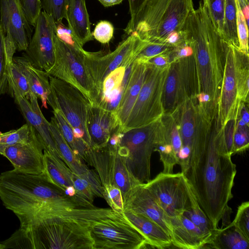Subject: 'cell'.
Instances as JSON below:
<instances>
[{"label":"cell","instance_id":"cell-1","mask_svg":"<svg viewBox=\"0 0 249 249\" xmlns=\"http://www.w3.org/2000/svg\"><path fill=\"white\" fill-rule=\"evenodd\" d=\"M222 134L212 126L210 134L193 145L188 164L182 173L213 229L221 220L230 222L232 189L236 174Z\"/></svg>","mask_w":249,"mask_h":249},{"label":"cell","instance_id":"cell-2","mask_svg":"<svg viewBox=\"0 0 249 249\" xmlns=\"http://www.w3.org/2000/svg\"><path fill=\"white\" fill-rule=\"evenodd\" d=\"M0 199L18 218L58 209L89 208L79 197L67 196L44 172L34 174L13 169L1 173Z\"/></svg>","mask_w":249,"mask_h":249},{"label":"cell","instance_id":"cell-3","mask_svg":"<svg viewBox=\"0 0 249 249\" xmlns=\"http://www.w3.org/2000/svg\"><path fill=\"white\" fill-rule=\"evenodd\" d=\"M182 30L193 50L197 94L209 95L211 107L216 113L228 44L215 29L201 2L190 13Z\"/></svg>","mask_w":249,"mask_h":249},{"label":"cell","instance_id":"cell-4","mask_svg":"<svg viewBox=\"0 0 249 249\" xmlns=\"http://www.w3.org/2000/svg\"><path fill=\"white\" fill-rule=\"evenodd\" d=\"M194 9L193 0H142L124 31L128 36L135 34L143 40L166 43L172 33L182 30Z\"/></svg>","mask_w":249,"mask_h":249},{"label":"cell","instance_id":"cell-5","mask_svg":"<svg viewBox=\"0 0 249 249\" xmlns=\"http://www.w3.org/2000/svg\"><path fill=\"white\" fill-rule=\"evenodd\" d=\"M19 222L33 249H93L89 227L70 218L44 213Z\"/></svg>","mask_w":249,"mask_h":249},{"label":"cell","instance_id":"cell-6","mask_svg":"<svg viewBox=\"0 0 249 249\" xmlns=\"http://www.w3.org/2000/svg\"><path fill=\"white\" fill-rule=\"evenodd\" d=\"M161 117L148 124L123 132L117 148L129 173L140 183L150 180L151 158L161 123Z\"/></svg>","mask_w":249,"mask_h":249},{"label":"cell","instance_id":"cell-7","mask_svg":"<svg viewBox=\"0 0 249 249\" xmlns=\"http://www.w3.org/2000/svg\"><path fill=\"white\" fill-rule=\"evenodd\" d=\"M93 249H141L148 242L141 232L122 213H113L89 226Z\"/></svg>","mask_w":249,"mask_h":249},{"label":"cell","instance_id":"cell-8","mask_svg":"<svg viewBox=\"0 0 249 249\" xmlns=\"http://www.w3.org/2000/svg\"><path fill=\"white\" fill-rule=\"evenodd\" d=\"M51 93L47 103L57 109L72 128L74 136L89 147L90 142L87 127L88 111L90 105L77 89L58 78L49 75Z\"/></svg>","mask_w":249,"mask_h":249},{"label":"cell","instance_id":"cell-9","mask_svg":"<svg viewBox=\"0 0 249 249\" xmlns=\"http://www.w3.org/2000/svg\"><path fill=\"white\" fill-rule=\"evenodd\" d=\"M149 42L133 34L121 42L114 51L106 54L101 52L85 50L84 63L94 88V102L105 77L119 67L127 68L131 65Z\"/></svg>","mask_w":249,"mask_h":249},{"label":"cell","instance_id":"cell-10","mask_svg":"<svg viewBox=\"0 0 249 249\" xmlns=\"http://www.w3.org/2000/svg\"><path fill=\"white\" fill-rule=\"evenodd\" d=\"M147 64L143 84L122 132L148 124L164 114L162 95L168 69Z\"/></svg>","mask_w":249,"mask_h":249},{"label":"cell","instance_id":"cell-11","mask_svg":"<svg viewBox=\"0 0 249 249\" xmlns=\"http://www.w3.org/2000/svg\"><path fill=\"white\" fill-rule=\"evenodd\" d=\"M53 44L54 62L47 73L77 89L92 104L94 91L85 65V50H77L66 44L56 36L55 31Z\"/></svg>","mask_w":249,"mask_h":249},{"label":"cell","instance_id":"cell-12","mask_svg":"<svg viewBox=\"0 0 249 249\" xmlns=\"http://www.w3.org/2000/svg\"><path fill=\"white\" fill-rule=\"evenodd\" d=\"M197 93L193 54L171 62L162 91L164 114H172L184 102L196 98Z\"/></svg>","mask_w":249,"mask_h":249},{"label":"cell","instance_id":"cell-13","mask_svg":"<svg viewBox=\"0 0 249 249\" xmlns=\"http://www.w3.org/2000/svg\"><path fill=\"white\" fill-rule=\"evenodd\" d=\"M93 167L97 174L102 187L112 185L118 187L125 201L138 184L129 173L124 159L117 148L106 145L101 148L89 147L84 160Z\"/></svg>","mask_w":249,"mask_h":249},{"label":"cell","instance_id":"cell-14","mask_svg":"<svg viewBox=\"0 0 249 249\" xmlns=\"http://www.w3.org/2000/svg\"><path fill=\"white\" fill-rule=\"evenodd\" d=\"M167 218L183 214L191 207L189 184L181 173H160L144 183Z\"/></svg>","mask_w":249,"mask_h":249},{"label":"cell","instance_id":"cell-15","mask_svg":"<svg viewBox=\"0 0 249 249\" xmlns=\"http://www.w3.org/2000/svg\"><path fill=\"white\" fill-rule=\"evenodd\" d=\"M243 52L228 44L226 48L222 82L217 102L214 127H223L239 110L241 102L238 97L237 75Z\"/></svg>","mask_w":249,"mask_h":249},{"label":"cell","instance_id":"cell-16","mask_svg":"<svg viewBox=\"0 0 249 249\" xmlns=\"http://www.w3.org/2000/svg\"><path fill=\"white\" fill-rule=\"evenodd\" d=\"M56 23L52 16L40 12L24 55L36 68L47 72L54 59L53 35Z\"/></svg>","mask_w":249,"mask_h":249},{"label":"cell","instance_id":"cell-17","mask_svg":"<svg viewBox=\"0 0 249 249\" xmlns=\"http://www.w3.org/2000/svg\"><path fill=\"white\" fill-rule=\"evenodd\" d=\"M44 150L41 139L32 127V134L28 141L4 147L0 149V154L11 162L14 169L26 173L39 174L45 170Z\"/></svg>","mask_w":249,"mask_h":249},{"label":"cell","instance_id":"cell-18","mask_svg":"<svg viewBox=\"0 0 249 249\" xmlns=\"http://www.w3.org/2000/svg\"><path fill=\"white\" fill-rule=\"evenodd\" d=\"M0 26L5 36L12 39L18 51H25L33 29L28 23L19 0H0Z\"/></svg>","mask_w":249,"mask_h":249},{"label":"cell","instance_id":"cell-19","mask_svg":"<svg viewBox=\"0 0 249 249\" xmlns=\"http://www.w3.org/2000/svg\"><path fill=\"white\" fill-rule=\"evenodd\" d=\"M87 127L90 147L105 146L113 133L117 131L121 132L115 113L93 104L89 107Z\"/></svg>","mask_w":249,"mask_h":249},{"label":"cell","instance_id":"cell-20","mask_svg":"<svg viewBox=\"0 0 249 249\" xmlns=\"http://www.w3.org/2000/svg\"><path fill=\"white\" fill-rule=\"evenodd\" d=\"M13 95L27 123L38 135L44 150L52 151L60 157L51 132L49 122L40 110L36 95L32 92L28 100L18 93H15Z\"/></svg>","mask_w":249,"mask_h":249},{"label":"cell","instance_id":"cell-21","mask_svg":"<svg viewBox=\"0 0 249 249\" xmlns=\"http://www.w3.org/2000/svg\"><path fill=\"white\" fill-rule=\"evenodd\" d=\"M124 210L127 209L153 220L170 236V229L166 217L144 183L135 186L124 201Z\"/></svg>","mask_w":249,"mask_h":249},{"label":"cell","instance_id":"cell-22","mask_svg":"<svg viewBox=\"0 0 249 249\" xmlns=\"http://www.w3.org/2000/svg\"><path fill=\"white\" fill-rule=\"evenodd\" d=\"M172 244L184 249L204 248L210 239L183 214L167 218Z\"/></svg>","mask_w":249,"mask_h":249},{"label":"cell","instance_id":"cell-23","mask_svg":"<svg viewBox=\"0 0 249 249\" xmlns=\"http://www.w3.org/2000/svg\"><path fill=\"white\" fill-rule=\"evenodd\" d=\"M146 70V63L134 60L126 86L115 113L121 132L139 94Z\"/></svg>","mask_w":249,"mask_h":249},{"label":"cell","instance_id":"cell-24","mask_svg":"<svg viewBox=\"0 0 249 249\" xmlns=\"http://www.w3.org/2000/svg\"><path fill=\"white\" fill-rule=\"evenodd\" d=\"M123 214L141 232L151 248L164 249L172 245L170 236L153 220L127 209Z\"/></svg>","mask_w":249,"mask_h":249},{"label":"cell","instance_id":"cell-25","mask_svg":"<svg viewBox=\"0 0 249 249\" xmlns=\"http://www.w3.org/2000/svg\"><path fill=\"white\" fill-rule=\"evenodd\" d=\"M66 19L69 28L81 46L93 40L85 0H69Z\"/></svg>","mask_w":249,"mask_h":249},{"label":"cell","instance_id":"cell-26","mask_svg":"<svg viewBox=\"0 0 249 249\" xmlns=\"http://www.w3.org/2000/svg\"><path fill=\"white\" fill-rule=\"evenodd\" d=\"M13 61L27 77L32 91L41 100L42 106L48 108L47 99L51 93L49 75L35 67L24 56L13 57Z\"/></svg>","mask_w":249,"mask_h":249},{"label":"cell","instance_id":"cell-27","mask_svg":"<svg viewBox=\"0 0 249 249\" xmlns=\"http://www.w3.org/2000/svg\"><path fill=\"white\" fill-rule=\"evenodd\" d=\"M49 126L53 138L61 159L74 174L83 177L90 170L70 147L59 130L55 118H51Z\"/></svg>","mask_w":249,"mask_h":249},{"label":"cell","instance_id":"cell-28","mask_svg":"<svg viewBox=\"0 0 249 249\" xmlns=\"http://www.w3.org/2000/svg\"><path fill=\"white\" fill-rule=\"evenodd\" d=\"M44 172L53 183L63 191L73 186V173L58 155L44 150Z\"/></svg>","mask_w":249,"mask_h":249},{"label":"cell","instance_id":"cell-29","mask_svg":"<svg viewBox=\"0 0 249 249\" xmlns=\"http://www.w3.org/2000/svg\"><path fill=\"white\" fill-rule=\"evenodd\" d=\"M204 248L249 249V240L231 223L224 228L214 229L210 241Z\"/></svg>","mask_w":249,"mask_h":249},{"label":"cell","instance_id":"cell-30","mask_svg":"<svg viewBox=\"0 0 249 249\" xmlns=\"http://www.w3.org/2000/svg\"><path fill=\"white\" fill-rule=\"evenodd\" d=\"M53 116L65 140L74 153L82 160L89 147L83 140L76 138L69 123L57 109H53Z\"/></svg>","mask_w":249,"mask_h":249},{"label":"cell","instance_id":"cell-31","mask_svg":"<svg viewBox=\"0 0 249 249\" xmlns=\"http://www.w3.org/2000/svg\"><path fill=\"white\" fill-rule=\"evenodd\" d=\"M222 38L228 44L239 48L235 0H226Z\"/></svg>","mask_w":249,"mask_h":249},{"label":"cell","instance_id":"cell-32","mask_svg":"<svg viewBox=\"0 0 249 249\" xmlns=\"http://www.w3.org/2000/svg\"><path fill=\"white\" fill-rule=\"evenodd\" d=\"M7 81L12 93H18L28 100L32 92L28 80L13 61L7 64Z\"/></svg>","mask_w":249,"mask_h":249},{"label":"cell","instance_id":"cell-33","mask_svg":"<svg viewBox=\"0 0 249 249\" xmlns=\"http://www.w3.org/2000/svg\"><path fill=\"white\" fill-rule=\"evenodd\" d=\"M189 192L191 207L183 214L194 223L210 240L214 229H213L209 220L198 204L189 184Z\"/></svg>","mask_w":249,"mask_h":249},{"label":"cell","instance_id":"cell-34","mask_svg":"<svg viewBox=\"0 0 249 249\" xmlns=\"http://www.w3.org/2000/svg\"><path fill=\"white\" fill-rule=\"evenodd\" d=\"M212 24L222 37L226 0H202Z\"/></svg>","mask_w":249,"mask_h":249},{"label":"cell","instance_id":"cell-35","mask_svg":"<svg viewBox=\"0 0 249 249\" xmlns=\"http://www.w3.org/2000/svg\"><path fill=\"white\" fill-rule=\"evenodd\" d=\"M32 131V127L27 123L18 129L1 133L0 149L5 146L26 142L30 139Z\"/></svg>","mask_w":249,"mask_h":249},{"label":"cell","instance_id":"cell-36","mask_svg":"<svg viewBox=\"0 0 249 249\" xmlns=\"http://www.w3.org/2000/svg\"><path fill=\"white\" fill-rule=\"evenodd\" d=\"M126 68L119 67L110 72L104 79L94 103L95 104L112 90L120 87Z\"/></svg>","mask_w":249,"mask_h":249},{"label":"cell","instance_id":"cell-37","mask_svg":"<svg viewBox=\"0 0 249 249\" xmlns=\"http://www.w3.org/2000/svg\"><path fill=\"white\" fill-rule=\"evenodd\" d=\"M249 55L243 53L237 75V94L242 102L249 103Z\"/></svg>","mask_w":249,"mask_h":249},{"label":"cell","instance_id":"cell-38","mask_svg":"<svg viewBox=\"0 0 249 249\" xmlns=\"http://www.w3.org/2000/svg\"><path fill=\"white\" fill-rule=\"evenodd\" d=\"M174 48L173 46L166 43L149 42L137 55L135 60L146 63L151 58L161 54L169 53Z\"/></svg>","mask_w":249,"mask_h":249},{"label":"cell","instance_id":"cell-39","mask_svg":"<svg viewBox=\"0 0 249 249\" xmlns=\"http://www.w3.org/2000/svg\"><path fill=\"white\" fill-rule=\"evenodd\" d=\"M69 0H41L43 11L52 17L57 23L66 18Z\"/></svg>","mask_w":249,"mask_h":249},{"label":"cell","instance_id":"cell-40","mask_svg":"<svg viewBox=\"0 0 249 249\" xmlns=\"http://www.w3.org/2000/svg\"><path fill=\"white\" fill-rule=\"evenodd\" d=\"M234 228L249 240V202L242 203L237 208L235 218L231 222Z\"/></svg>","mask_w":249,"mask_h":249},{"label":"cell","instance_id":"cell-41","mask_svg":"<svg viewBox=\"0 0 249 249\" xmlns=\"http://www.w3.org/2000/svg\"><path fill=\"white\" fill-rule=\"evenodd\" d=\"M103 196L110 208L115 212L122 213L124 210V201L120 189L116 186H103Z\"/></svg>","mask_w":249,"mask_h":249},{"label":"cell","instance_id":"cell-42","mask_svg":"<svg viewBox=\"0 0 249 249\" xmlns=\"http://www.w3.org/2000/svg\"><path fill=\"white\" fill-rule=\"evenodd\" d=\"M1 249H32V242L26 231L22 228L16 231L8 239L1 243Z\"/></svg>","mask_w":249,"mask_h":249},{"label":"cell","instance_id":"cell-43","mask_svg":"<svg viewBox=\"0 0 249 249\" xmlns=\"http://www.w3.org/2000/svg\"><path fill=\"white\" fill-rule=\"evenodd\" d=\"M236 1L237 11V31L239 41V49L249 55L248 23L247 22L241 9Z\"/></svg>","mask_w":249,"mask_h":249},{"label":"cell","instance_id":"cell-44","mask_svg":"<svg viewBox=\"0 0 249 249\" xmlns=\"http://www.w3.org/2000/svg\"><path fill=\"white\" fill-rule=\"evenodd\" d=\"M249 146V125L236 124L233 139L232 155L242 153Z\"/></svg>","mask_w":249,"mask_h":249},{"label":"cell","instance_id":"cell-45","mask_svg":"<svg viewBox=\"0 0 249 249\" xmlns=\"http://www.w3.org/2000/svg\"><path fill=\"white\" fill-rule=\"evenodd\" d=\"M19 1L28 23L35 27L41 12V0H19Z\"/></svg>","mask_w":249,"mask_h":249},{"label":"cell","instance_id":"cell-46","mask_svg":"<svg viewBox=\"0 0 249 249\" xmlns=\"http://www.w3.org/2000/svg\"><path fill=\"white\" fill-rule=\"evenodd\" d=\"M72 182L77 195L92 203L96 195L88 182L84 178L74 173L72 176Z\"/></svg>","mask_w":249,"mask_h":249},{"label":"cell","instance_id":"cell-47","mask_svg":"<svg viewBox=\"0 0 249 249\" xmlns=\"http://www.w3.org/2000/svg\"><path fill=\"white\" fill-rule=\"evenodd\" d=\"M114 27L112 24L107 20H101L96 25L92 36L94 38L102 44L108 43L113 37Z\"/></svg>","mask_w":249,"mask_h":249},{"label":"cell","instance_id":"cell-48","mask_svg":"<svg viewBox=\"0 0 249 249\" xmlns=\"http://www.w3.org/2000/svg\"><path fill=\"white\" fill-rule=\"evenodd\" d=\"M55 23V34L60 40L77 50L84 49L75 39L69 27H66L62 21Z\"/></svg>","mask_w":249,"mask_h":249},{"label":"cell","instance_id":"cell-49","mask_svg":"<svg viewBox=\"0 0 249 249\" xmlns=\"http://www.w3.org/2000/svg\"><path fill=\"white\" fill-rule=\"evenodd\" d=\"M7 64L5 36L0 26V87L5 86L7 82Z\"/></svg>","mask_w":249,"mask_h":249},{"label":"cell","instance_id":"cell-50","mask_svg":"<svg viewBox=\"0 0 249 249\" xmlns=\"http://www.w3.org/2000/svg\"><path fill=\"white\" fill-rule=\"evenodd\" d=\"M169 53L161 54L153 57L150 59L146 63L160 69H168L171 64Z\"/></svg>","mask_w":249,"mask_h":249},{"label":"cell","instance_id":"cell-51","mask_svg":"<svg viewBox=\"0 0 249 249\" xmlns=\"http://www.w3.org/2000/svg\"><path fill=\"white\" fill-rule=\"evenodd\" d=\"M248 23H249V8L247 0H236Z\"/></svg>","mask_w":249,"mask_h":249},{"label":"cell","instance_id":"cell-52","mask_svg":"<svg viewBox=\"0 0 249 249\" xmlns=\"http://www.w3.org/2000/svg\"><path fill=\"white\" fill-rule=\"evenodd\" d=\"M105 7H109L121 3L123 0H98Z\"/></svg>","mask_w":249,"mask_h":249},{"label":"cell","instance_id":"cell-53","mask_svg":"<svg viewBox=\"0 0 249 249\" xmlns=\"http://www.w3.org/2000/svg\"><path fill=\"white\" fill-rule=\"evenodd\" d=\"M142 0H128L129 7V12L131 15Z\"/></svg>","mask_w":249,"mask_h":249},{"label":"cell","instance_id":"cell-54","mask_svg":"<svg viewBox=\"0 0 249 249\" xmlns=\"http://www.w3.org/2000/svg\"><path fill=\"white\" fill-rule=\"evenodd\" d=\"M5 88V86H3L0 87V94L1 93V92L3 91V89Z\"/></svg>","mask_w":249,"mask_h":249},{"label":"cell","instance_id":"cell-55","mask_svg":"<svg viewBox=\"0 0 249 249\" xmlns=\"http://www.w3.org/2000/svg\"><path fill=\"white\" fill-rule=\"evenodd\" d=\"M0 249H1V243H0Z\"/></svg>","mask_w":249,"mask_h":249},{"label":"cell","instance_id":"cell-56","mask_svg":"<svg viewBox=\"0 0 249 249\" xmlns=\"http://www.w3.org/2000/svg\"><path fill=\"white\" fill-rule=\"evenodd\" d=\"M2 132H0V136Z\"/></svg>","mask_w":249,"mask_h":249},{"label":"cell","instance_id":"cell-57","mask_svg":"<svg viewBox=\"0 0 249 249\" xmlns=\"http://www.w3.org/2000/svg\"><path fill=\"white\" fill-rule=\"evenodd\" d=\"M248 1H249V0H247Z\"/></svg>","mask_w":249,"mask_h":249}]
</instances>
